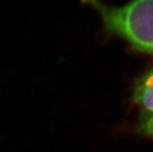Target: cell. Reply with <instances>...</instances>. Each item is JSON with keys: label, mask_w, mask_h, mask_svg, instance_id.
I'll return each mask as SVG.
<instances>
[{"label": "cell", "mask_w": 153, "mask_h": 152, "mask_svg": "<svg viewBox=\"0 0 153 152\" xmlns=\"http://www.w3.org/2000/svg\"><path fill=\"white\" fill-rule=\"evenodd\" d=\"M95 9L110 35L123 39L133 50L153 56V0H131L111 6L101 0H82Z\"/></svg>", "instance_id": "cell-1"}, {"label": "cell", "mask_w": 153, "mask_h": 152, "mask_svg": "<svg viewBox=\"0 0 153 152\" xmlns=\"http://www.w3.org/2000/svg\"><path fill=\"white\" fill-rule=\"evenodd\" d=\"M132 99L144 113L153 114V66L136 80Z\"/></svg>", "instance_id": "cell-2"}, {"label": "cell", "mask_w": 153, "mask_h": 152, "mask_svg": "<svg viewBox=\"0 0 153 152\" xmlns=\"http://www.w3.org/2000/svg\"><path fill=\"white\" fill-rule=\"evenodd\" d=\"M137 130L139 133L146 135L153 139V114L143 113L137 125Z\"/></svg>", "instance_id": "cell-3"}]
</instances>
